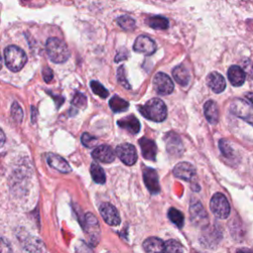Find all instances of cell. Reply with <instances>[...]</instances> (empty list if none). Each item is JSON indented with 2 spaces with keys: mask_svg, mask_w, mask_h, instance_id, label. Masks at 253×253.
I'll list each match as a JSON object with an SVG mask.
<instances>
[{
  "mask_svg": "<svg viewBox=\"0 0 253 253\" xmlns=\"http://www.w3.org/2000/svg\"><path fill=\"white\" fill-rule=\"evenodd\" d=\"M140 114L146 119L154 122H163L167 117V108L162 100L159 98H153L147 102L138 107Z\"/></svg>",
  "mask_w": 253,
  "mask_h": 253,
  "instance_id": "6da1fadb",
  "label": "cell"
},
{
  "mask_svg": "<svg viewBox=\"0 0 253 253\" xmlns=\"http://www.w3.org/2000/svg\"><path fill=\"white\" fill-rule=\"evenodd\" d=\"M46 48L49 60L56 64H63L69 58L68 45L58 38H49L46 41Z\"/></svg>",
  "mask_w": 253,
  "mask_h": 253,
  "instance_id": "7a4b0ae2",
  "label": "cell"
},
{
  "mask_svg": "<svg viewBox=\"0 0 253 253\" xmlns=\"http://www.w3.org/2000/svg\"><path fill=\"white\" fill-rule=\"evenodd\" d=\"M4 59L7 68L14 72L20 71L27 63L25 52L16 46H9L5 48Z\"/></svg>",
  "mask_w": 253,
  "mask_h": 253,
  "instance_id": "3957f363",
  "label": "cell"
},
{
  "mask_svg": "<svg viewBox=\"0 0 253 253\" xmlns=\"http://www.w3.org/2000/svg\"><path fill=\"white\" fill-rule=\"evenodd\" d=\"M210 208L212 213L219 219L225 220L230 214V206L226 196L222 193H216L210 202Z\"/></svg>",
  "mask_w": 253,
  "mask_h": 253,
  "instance_id": "277c9868",
  "label": "cell"
},
{
  "mask_svg": "<svg viewBox=\"0 0 253 253\" xmlns=\"http://www.w3.org/2000/svg\"><path fill=\"white\" fill-rule=\"evenodd\" d=\"M18 239L23 248L29 253H46L45 243L37 236L30 235L23 231L18 234Z\"/></svg>",
  "mask_w": 253,
  "mask_h": 253,
  "instance_id": "5b68a950",
  "label": "cell"
},
{
  "mask_svg": "<svg viewBox=\"0 0 253 253\" xmlns=\"http://www.w3.org/2000/svg\"><path fill=\"white\" fill-rule=\"evenodd\" d=\"M83 229L89 242L93 246L97 245L100 240V227L97 218L93 214L87 213L85 215Z\"/></svg>",
  "mask_w": 253,
  "mask_h": 253,
  "instance_id": "8992f818",
  "label": "cell"
},
{
  "mask_svg": "<svg viewBox=\"0 0 253 253\" xmlns=\"http://www.w3.org/2000/svg\"><path fill=\"white\" fill-rule=\"evenodd\" d=\"M190 219L192 224L198 228H206L209 225L208 214L199 201H193L191 203Z\"/></svg>",
  "mask_w": 253,
  "mask_h": 253,
  "instance_id": "52a82bcc",
  "label": "cell"
},
{
  "mask_svg": "<svg viewBox=\"0 0 253 253\" xmlns=\"http://www.w3.org/2000/svg\"><path fill=\"white\" fill-rule=\"evenodd\" d=\"M116 154L118 158L126 165H134L138 160L136 147L131 143H122L116 147Z\"/></svg>",
  "mask_w": 253,
  "mask_h": 253,
  "instance_id": "ba28073f",
  "label": "cell"
},
{
  "mask_svg": "<svg viewBox=\"0 0 253 253\" xmlns=\"http://www.w3.org/2000/svg\"><path fill=\"white\" fill-rule=\"evenodd\" d=\"M154 86L160 95H169L174 90L172 79L163 72H159L154 78Z\"/></svg>",
  "mask_w": 253,
  "mask_h": 253,
  "instance_id": "9c48e42d",
  "label": "cell"
},
{
  "mask_svg": "<svg viewBox=\"0 0 253 253\" xmlns=\"http://www.w3.org/2000/svg\"><path fill=\"white\" fill-rule=\"evenodd\" d=\"M101 217L111 227H117L121 224V218L118 210L110 203H103L99 208Z\"/></svg>",
  "mask_w": 253,
  "mask_h": 253,
  "instance_id": "30bf717a",
  "label": "cell"
},
{
  "mask_svg": "<svg viewBox=\"0 0 253 253\" xmlns=\"http://www.w3.org/2000/svg\"><path fill=\"white\" fill-rule=\"evenodd\" d=\"M134 50L137 53L151 56L155 54L157 50V45L156 42L154 40H151L149 37L141 35L137 38L134 44Z\"/></svg>",
  "mask_w": 253,
  "mask_h": 253,
  "instance_id": "8fae6325",
  "label": "cell"
},
{
  "mask_svg": "<svg viewBox=\"0 0 253 253\" xmlns=\"http://www.w3.org/2000/svg\"><path fill=\"white\" fill-rule=\"evenodd\" d=\"M92 158L103 163H111L115 160V153L111 146L103 144L97 146L92 151Z\"/></svg>",
  "mask_w": 253,
  "mask_h": 253,
  "instance_id": "7c38bea8",
  "label": "cell"
},
{
  "mask_svg": "<svg viewBox=\"0 0 253 253\" xmlns=\"http://www.w3.org/2000/svg\"><path fill=\"white\" fill-rule=\"evenodd\" d=\"M143 181L151 194H158L161 191V185L158 172L153 168H144Z\"/></svg>",
  "mask_w": 253,
  "mask_h": 253,
  "instance_id": "4fadbf2b",
  "label": "cell"
},
{
  "mask_svg": "<svg viewBox=\"0 0 253 253\" xmlns=\"http://www.w3.org/2000/svg\"><path fill=\"white\" fill-rule=\"evenodd\" d=\"M46 162L50 167L62 173H69L71 171V167L69 166V162L59 155L47 154Z\"/></svg>",
  "mask_w": 253,
  "mask_h": 253,
  "instance_id": "5bb4252c",
  "label": "cell"
},
{
  "mask_svg": "<svg viewBox=\"0 0 253 253\" xmlns=\"http://www.w3.org/2000/svg\"><path fill=\"white\" fill-rule=\"evenodd\" d=\"M174 176L186 181H191L195 174L196 169L195 167L189 162H179L173 169Z\"/></svg>",
  "mask_w": 253,
  "mask_h": 253,
  "instance_id": "9a60e30c",
  "label": "cell"
},
{
  "mask_svg": "<svg viewBox=\"0 0 253 253\" xmlns=\"http://www.w3.org/2000/svg\"><path fill=\"white\" fill-rule=\"evenodd\" d=\"M138 143L141 148L142 157L147 161H156L157 158V144L154 140L146 138H141L138 140Z\"/></svg>",
  "mask_w": 253,
  "mask_h": 253,
  "instance_id": "2e32d148",
  "label": "cell"
},
{
  "mask_svg": "<svg viewBox=\"0 0 253 253\" xmlns=\"http://www.w3.org/2000/svg\"><path fill=\"white\" fill-rule=\"evenodd\" d=\"M167 151L172 156H180L183 153L181 138L174 133H168L165 137Z\"/></svg>",
  "mask_w": 253,
  "mask_h": 253,
  "instance_id": "e0dca14e",
  "label": "cell"
},
{
  "mask_svg": "<svg viewBox=\"0 0 253 253\" xmlns=\"http://www.w3.org/2000/svg\"><path fill=\"white\" fill-rule=\"evenodd\" d=\"M207 83L215 93H222L226 89V79L219 72H211L208 75Z\"/></svg>",
  "mask_w": 253,
  "mask_h": 253,
  "instance_id": "ac0fdd59",
  "label": "cell"
},
{
  "mask_svg": "<svg viewBox=\"0 0 253 253\" xmlns=\"http://www.w3.org/2000/svg\"><path fill=\"white\" fill-rule=\"evenodd\" d=\"M142 247L146 253H163L164 242L159 237L151 236L143 241Z\"/></svg>",
  "mask_w": 253,
  "mask_h": 253,
  "instance_id": "d6986e66",
  "label": "cell"
},
{
  "mask_svg": "<svg viewBox=\"0 0 253 253\" xmlns=\"http://www.w3.org/2000/svg\"><path fill=\"white\" fill-rule=\"evenodd\" d=\"M228 77L230 82L233 86H241L245 81V73L238 66H231L228 71Z\"/></svg>",
  "mask_w": 253,
  "mask_h": 253,
  "instance_id": "ffe728a7",
  "label": "cell"
},
{
  "mask_svg": "<svg viewBox=\"0 0 253 253\" xmlns=\"http://www.w3.org/2000/svg\"><path fill=\"white\" fill-rule=\"evenodd\" d=\"M118 125L122 129L127 130L129 133H131L133 135H136L140 131V124L134 115L128 116V117L118 121Z\"/></svg>",
  "mask_w": 253,
  "mask_h": 253,
  "instance_id": "44dd1931",
  "label": "cell"
},
{
  "mask_svg": "<svg viewBox=\"0 0 253 253\" xmlns=\"http://www.w3.org/2000/svg\"><path fill=\"white\" fill-rule=\"evenodd\" d=\"M205 116L209 123L215 125L219 122V109L217 103L213 100H209L204 105Z\"/></svg>",
  "mask_w": 253,
  "mask_h": 253,
  "instance_id": "7402d4cb",
  "label": "cell"
},
{
  "mask_svg": "<svg viewBox=\"0 0 253 253\" xmlns=\"http://www.w3.org/2000/svg\"><path fill=\"white\" fill-rule=\"evenodd\" d=\"M172 75L176 80V82L181 86H186L190 82V73L184 65L177 66L173 69Z\"/></svg>",
  "mask_w": 253,
  "mask_h": 253,
  "instance_id": "603a6c76",
  "label": "cell"
},
{
  "mask_svg": "<svg viewBox=\"0 0 253 253\" xmlns=\"http://www.w3.org/2000/svg\"><path fill=\"white\" fill-rule=\"evenodd\" d=\"M146 23L149 27L156 30H165L168 28V20L163 16H151L146 19Z\"/></svg>",
  "mask_w": 253,
  "mask_h": 253,
  "instance_id": "cb8c5ba5",
  "label": "cell"
},
{
  "mask_svg": "<svg viewBox=\"0 0 253 253\" xmlns=\"http://www.w3.org/2000/svg\"><path fill=\"white\" fill-rule=\"evenodd\" d=\"M109 105L114 113H121L128 110L129 108V103L126 100L120 98L119 96L112 97L109 102Z\"/></svg>",
  "mask_w": 253,
  "mask_h": 253,
  "instance_id": "d4e9b609",
  "label": "cell"
},
{
  "mask_svg": "<svg viewBox=\"0 0 253 253\" xmlns=\"http://www.w3.org/2000/svg\"><path fill=\"white\" fill-rule=\"evenodd\" d=\"M90 173H91V176H92V179L94 180V182H96L98 184L105 183V181H106L105 172H104L103 168L101 167L99 164L92 163L91 167H90Z\"/></svg>",
  "mask_w": 253,
  "mask_h": 253,
  "instance_id": "484cf974",
  "label": "cell"
},
{
  "mask_svg": "<svg viewBox=\"0 0 253 253\" xmlns=\"http://www.w3.org/2000/svg\"><path fill=\"white\" fill-rule=\"evenodd\" d=\"M163 253H184V248L179 241L169 239L164 243Z\"/></svg>",
  "mask_w": 253,
  "mask_h": 253,
  "instance_id": "4316f807",
  "label": "cell"
},
{
  "mask_svg": "<svg viewBox=\"0 0 253 253\" xmlns=\"http://www.w3.org/2000/svg\"><path fill=\"white\" fill-rule=\"evenodd\" d=\"M168 218L176 227L182 228L184 226V216L180 211H178L174 208L169 209Z\"/></svg>",
  "mask_w": 253,
  "mask_h": 253,
  "instance_id": "83f0119b",
  "label": "cell"
},
{
  "mask_svg": "<svg viewBox=\"0 0 253 253\" xmlns=\"http://www.w3.org/2000/svg\"><path fill=\"white\" fill-rule=\"evenodd\" d=\"M117 22L121 28H123L125 31H132L136 27L135 20L130 16H121L117 19Z\"/></svg>",
  "mask_w": 253,
  "mask_h": 253,
  "instance_id": "f1b7e54d",
  "label": "cell"
},
{
  "mask_svg": "<svg viewBox=\"0 0 253 253\" xmlns=\"http://www.w3.org/2000/svg\"><path fill=\"white\" fill-rule=\"evenodd\" d=\"M90 86H91L92 91L96 95H98L99 97H101V98H107L108 97V95H109L108 90L102 84L99 83L98 81H91Z\"/></svg>",
  "mask_w": 253,
  "mask_h": 253,
  "instance_id": "f546056e",
  "label": "cell"
},
{
  "mask_svg": "<svg viewBox=\"0 0 253 253\" xmlns=\"http://www.w3.org/2000/svg\"><path fill=\"white\" fill-rule=\"evenodd\" d=\"M11 115H12V118L14 119V121H16L17 123H21L24 114H23L22 108L20 107V105L17 102H14L12 105Z\"/></svg>",
  "mask_w": 253,
  "mask_h": 253,
  "instance_id": "4dcf8cb0",
  "label": "cell"
},
{
  "mask_svg": "<svg viewBox=\"0 0 253 253\" xmlns=\"http://www.w3.org/2000/svg\"><path fill=\"white\" fill-rule=\"evenodd\" d=\"M81 141H82V144L88 148H91V147H94L98 140L95 137H92L90 134L88 133H84L81 137Z\"/></svg>",
  "mask_w": 253,
  "mask_h": 253,
  "instance_id": "1f68e13d",
  "label": "cell"
},
{
  "mask_svg": "<svg viewBox=\"0 0 253 253\" xmlns=\"http://www.w3.org/2000/svg\"><path fill=\"white\" fill-rule=\"evenodd\" d=\"M117 78H118L119 83H120L123 87H125L126 89H131V86H130L129 82L126 80V72H125V67H124V66H121V67L118 69Z\"/></svg>",
  "mask_w": 253,
  "mask_h": 253,
  "instance_id": "d6a6232c",
  "label": "cell"
},
{
  "mask_svg": "<svg viewBox=\"0 0 253 253\" xmlns=\"http://www.w3.org/2000/svg\"><path fill=\"white\" fill-rule=\"evenodd\" d=\"M251 110H249V112H241L238 110H233L232 109V113L234 115H236L237 117L241 118L243 121H245L246 123H248L249 125H251L253 127V114L250 112Z\"/></svg>",
  "mask_w": 253,
  "mask_h": 253,
  "instance_id": "836d02e7",
  "label": "cell"
},
{
  "mask_svg": "<svg viewBox=\"0 0 253 253\" xmlns=\"http://www.w3.org/2000/svg\"><path fill=\"white\" fill-rule=\"evenodd\" d=\"M241 69L244 71L245 75H247L252 80L253 79V64H252V62L250 60H243Z\"/></svg>",
  "mask_w": 253,
  "mask_h": 253,
  "instance_id": "e575fe53",
  "label": "cell"
},
{
  "mask_svg": "<svg viewBox=\"0 0 253 253\" xmlns=\"http://www.w3.org/2000/svg\"><path fill=\"white\" fill-rule=\"evenodd\" d=\"M86 103H87V99L86 97L81 94V93H77L73 100H72V104L78 108H84L86 106Z\"/></svg>",
  "mask_w": 253,
  "mask_h": 253,
  "instance_id": "d590c367",
  "label": "cell"
},
{
  "mask_svg": "<svg viewBox=\"0 0 253 253\" xmlns=\"http://www.w3.org/2000/svg\"><path fill=\"white\" fill-rule=\"evenodd\" d=\"M0 253H12L10 242L1 235H0Z\"/></svg>",
  "mask_w": 253,
  "mask_h": 253,
  "instance_id": "8d00e7d4",
  "label": "cell"
},
{
  "mask_svg": "<svg viewBox=\"0 0 253 253\" xmlns=\"http://www.w3.org/2000/svg\"><path fill=\"white\" fill-rule=\"evenodd\" d=\"M220 147H221V150H222V153H223L224 156H226V157H228V158L231 157V155H232V149H231V147L230 146V144L228 143L227 140L221 139V140H220Z\"/></svg>",
  "mask_w": 253,
  "mask_h": 253,
  "instance_id": "74e56055",
  "label": "cell"
},
{
  "mask_svg": "<svg viewBox=\"0 0 253 253\" xmlns=\"http://www.w3.org/2000/svg\"><path fill=\"white\" fill-rule=\"evenodd\" d=\"M43 75H44V79L46 82H50L54 77V73H53V70L50 69L49 68H46L44 69V72H43Z\"/></svg>",
  "mask_w": 253,
  "mask_h": 253,
  "instance_id": "f35d334b",
  "label": "cell"
},
{
  "mask_svg": "<svg viewBox=\"0 0 253 253\" xmlns=\"http://www.w3.org/2000/svg\"><path fill=\"white\" fill-rule=\"evenodd\" d=\"M5 140H6V138H5V135L3 133V131L0 129V147H2L5 143Z\"/></svg>",
  "mask_w": 253,
  "mask_h": 253,
  "instance_id": "ab89813d",
  "label": "cell"
},
{
  "mask_svg": "<svg viewBox=\"0 0 253 253\" xmlns=\"http://www.w3.org/2000/svg\"><path fill=\"white\" fill-rule=\"evenodd\" d=\"M245 98H246V100L248 101V102L251 104V106L253 107V93H252V92L246 93V95H245Z\"/></svg>",
  "mask_w": 253,
  "mask_h": 253,
  "instance_id": "60d3db41",
  "label": "cell"
},
{
  "mask_svg": "<svg viewBox=\"0 0 253 253\" xmlns=\"http://www.w3.org/2000/svg\"><path fill=\"white\" fill-rule=\"evenodd\" d=\"M236 253H253V251L248 248H239L236 250Z\"/></svg>",
  "mask_w": 253,
  "mask_h": 253,
  "instance_id": "b9f144b4",
  "label": "cell"
},
{
  "mask_svg": "<svg viewBox=\"0 0 253 253\" xmlns=\"http://www.w3.org/2000/svg\"><path fill=\"white\" fill-rule=\"evenodd\" d=\"M2 68V59H1V56H0V69H1Z\"/></svg>",
  "mask_w": 253,
  "mask_h": 253,
  "instance_id": "7bdbcfd3",
  "label": "cell"
},
{
  "mask_svg": "<svg viewBox=\"0 0 253 253\" xmlns=\"http://www.w3.org/2000/svg\"><path fill=\"white\" fill-rule=\"evenodd\" d=\"M32 109H33V112H34V113H35V110H36V109H35V108H34V107H33V108H32ZM33 119H34V121H35V119H36V117H35V114H34V116H33Z\"/></svg>",
  "mask_w": 253,
  "mask_h": 253,
  "instance_id": "ee69618b",
  "label": "cell"
}]
</instances>
